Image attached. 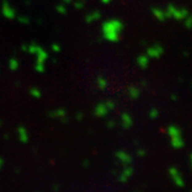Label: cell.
Instances as JSON below:
<instances>
[{
    "label": "cell",
    "instance_id": "6da1fadb",
    "mask_svg": "<svg viewBox=\"0 0 192 192\" xmlns=\"http://www.w3.org/2000/svg\"><path fill=\"white\" fill-rule=\"evenodd\" d=\"M124 29V25L117 19H111L105 22L101 27L104 38L109 42H117L120 39V34Z\"/></svg>",
    "mask_w": 192,
    "mask_h": 192
},
{
    "label": "cell",
    "instance_id": "7a4b0ae2",
    "mask_svg": "<svg viewBox=\"0 0 192 192\" xmlns=\"http://www.w3.org/2000/svg\"><path fill=\"white\" fill-rule=\"evenodd\" d=\"M168 133L171 138V144L174 149H179L185 146V141L182 136V131L177 126L171 125L168 127Z\"/></svg>",
    "mask_w": 192,
    "mask_h": 192
},
{
    "label": "cell",
    "instance_id": "3957f363",
    "mask_svg": "<svg viewBox=\"0 0 192 192\" xmlns=\"http://www.w3.org/2000/svg\"><path fill=\"white\" fill-rule=\"evenodd\" d=\"M165 12L166 18L173 17L177 20H184L185 18L188 16V11H187L186 9L176 8V6H174L173 4H169L168 9H166V11H165Z\"/></svg>",
    "mask_w": 192,
    "mask_h": 192
},
{
    "label": "cell",
    "instance_id": "277c9868",
    "mask_svg": "<svg viewBox=\"0 0 192 192\" xmlns=\"http://www.w3.org/2000/svg\"><path fill=\"white\" fill-rule=\"evenodd\" d=\"M36 55V63H35V71H39V73H43L45 71V61L48 59V55L45 50L43 49L42 47L39 46L38 50L35 51Z\"/></svg>",
    "mask_w": 192,
    "mask_h": 192
},
{
    "label": "cell",
    "instance_id": "5b68a950",
    "mask_svg": "<svg viewBox=\"0 0 192 192\" xmlns=\"http://www.w3.org/2000/svg\"><path fill=\"white\" fill-rule=\"evenodd\" d=\"M169 174H170L173 182H174L177 187H179V188L185 187V180L182 178V174H180V172L176 166H171V168L169 169Z\"/></svg>",
    "mask_w": 192,
    "mask_h": 192
},
{
    "label": "cell",
    "instance_id": "8992f818",
    "mask_svg": "<svg viewBox=\"0 0 192 192\" xmlns=\"http://www.w3.org/2000/svg\"><path fill=\"white\" fill-rule=\"evenodd\" d=\"M146 55H147V57H149V59H151V58H154V59L160 58L161 55H163V48H162V46H160V45H154V46H152V47L147 48Z\"/></svg>",
    "mask_w": 192,
    "mask_h": 192
},
{
    "label": "cell",
    "instance_id": "52a82bcc",
    "mask_svg": "<svg viewBox=\"0 0 192 192\" xmlns=\"http://www.w3.org/2000/svg\"><path fill=\"white\" fill-rule=\"evenodd\" d=\"M1 12H2V15L6 18H8V19H13L16 16L15 10L11 6V4L9 3L8 1H3L2 8H1Z\"/></svg>",
    "mask_w": 192,
    "mask_h": 192
},
{
    "label": "cell",
    "instance_id": "ba28073f",
    "mask_svg": "<svg viewBox=\"0 0 192 192\" xmlns=\"http://www.w3.org/2000/svg\"><path fill=\"white\" fill-rule=\"evenodd\" d=\"M115 156L116 158L121 161L122 163H124L125 165H129L133 163V157L125 151H117L115 153Z\"/></svg>",
    "mask_w": 192,
    "mask_h": 192
},
{
    "label": "cell",
    "instance_id": "9c48e42d",
    "mask_svg": "<svg viewBox=\"0 0 192 192\" xmlns=\"http://www.w3.org/2000/svg\"><path fill=\"white\" fill-rule=\"evenodd\" d=\"M109 111H110V109H109V107L107 106V104L100 103L95 107V109H94V113H95L96 116L103 117V116H105V115H107V113L109 112Z\"/></svg>",
    "mask_w": 192,
    "mask_h": 192
},
{
    "label": "cell",
    "instance_id": "30bf717a",
    "mask_svg": "<svg viewBox=\"0 0 192 192\" xmlns=\"http://www.w3.org/2000/svg\"><path fill=\"white\" fill-rule=\"evenodd\" d=\"M133 174V168L130 165H126V168L124 169V171L122 172V174L120 175L119 180L121 182H126L127 180L130 178V176Z\"/></svg>",
    "mask_w": 192,
    "mask_h": 192
},
{
    "label": "cell",
    "instance_id": "8fae6325",
    "mask_svg": "<svg viewBox=\"0 0 192 192\" xmlns=\"http://www.w3.org/2000/svg\"><path fill=\"white\" fill-rule=\"evenodd\" d=\"M137 63L141 68H146L149 64V58L147 57L146 54L139 55L138 59H137Z\"/></svg>",
    "mask_w": 192,
    "mask_h": 192
},
{
    "label": "cell",
    "instance_id": "7c38bea8",
    "mask_svg": "<svg viewBox=\"0 0 192 192\" xmlns=\"http://www.w3.org/2000/svg\"><path fill=\"white\" fill-rule=\"evenodd\" d=\"M152 13H153V15H154L158 20H160V22H165V20L166 19L165 12L163 10H161V9L154 8L152 10Z\"/></svg>",
    "mask_w": 192,
    "mask_h": 192
},
{
    "label": "cell",
    "instance_id": "4fadbf2b",
    "mask_svg": "<svg viewBox=\"0 0 192 192\" xmlns=\"http://www.w3.org/2000/svg\"><path fill=\"white\" fill-rule=\"evenodd\" d=\"M122 124H123V127L124 128H129V127L133 126V119H131V116L128 114V113H123L122 114Z\"/></svg>",
    "mask_w": 192,
    "mask_h": 192
},
{
    "label": "cell",
    "instance_id": "5bb4252c",
    "mask_svg": "<svg viewBox=\"0 0 192 192\" xmlns=\"http://www.w3.org/2000/svg\"><path fill=\"white\" fill-rule=\"evenodd\" d=\"M18 138H19V140L22 141V143L28 142V140H29V135H28L25 127H22V126L18 127Z\"/></svg>",
    "mask_w": 192,
    "mask_h": 192
},
{
    "label": "cell",
    "instance_id": "9a60e30c",
    "mask_svg": "<svg viewBox=\"0 0 192 192\" xmlns=\"http://www.w3.org/2000/svg\"><path fill=\"white\" fill-rule=\"evenodd\" d=\"M99 18H100V13H99L98 11H95V12L90 13L85 16V22H87L88 24H90V22H96L97 19H99Z\"/></svg>",
    "mask_w": 192,
    "mask_h": 192
},
{
    "label": "cell",
    "instance_id": "2e32d148",
    "mask_svg": "<svg viewBox=\"0 0 192 192\" xmlns=\"http://www.w3.org/2000/svg\"><path fill=\"white\" fill-rule=\"evenodd\" d=\"M50 116L52 117H59V119H62V121H64L66 116V112L63 109H57L52 112H50Z\"/></svg>",
    "mask_w": 192,
    "mask_h": 192
},
{
    "label": "cell",
    "instance_id": "e0dca14e",
    "mask_svg": "<svg viewBox=\"0 0 192 192\" xmlns=\"http://www.w3.org/2000/svg\"><path fill=\"white\" fill-rule=\"evenodd\" d=\"M128 94H129V96H130V98L137 99L138 97L140 96V90L136 87H131V88H129V90H128Z\"/></svg>",
    "mask_w": 192,
    "mask_h": 192
},
{
    "label": "cell",
    "instance_id": "ac0fdd59",
    "mask_svg": "<svg viewBox=\"0 0 192 192\" xmlns=\"http://www.w3.org/2000/svg\"><path fill=\"white\" fill-rule=\"evenodd\" d=\"M97 85L100 90H105L108 85V82L104 77H98L97 78Z\"/></svg>",
    "mask_w": 192,
    "mask_h": 192
},
{
    "label": "cell",
    "instance_id": "d6986e66",
    "mask_svg": "<svg viewBox=\"0 0 192 192\" xmlns=\"http://www.w3.org/2000/svg\"><path fill=\"white\" fill-rule=\"evenodd\" d=\"M18 66H19V62L17 61L16 59H11L10 62H9V67H10L11 71H16V69L18 68Z\"/></svg>",
    "mask_w": 192,
    "mask_h": 192
},
{
    "label": "cell",
    "instance_id": "ffe728a7",
    "mask_svg": "<svg viewBox=\"0 0 192 192\" xmlns=\"http://www.w3.org/2000/svg\"><path fill=\"white\" fill-rule=\"evenodd\" d=\"M30 94H31L34 98H41V96H42L41 91L39 89H36V88H32V89L30 90Z\"/></svg>",
    "mask_w": 192,
    "mask_h": 192
},
{
    "label": "cell",
    "instance_id": "44dd1931",
    "mask_svg": "<svg viewBox=\"0 0 192 192\" xmlns=\"http://www.w3.org/2000/svg\"><path fill=\"white\" fill-rule=\"evenodd\" d=\"M149 117L151 119H156V117H158V114H159V111L156 109V108H153V109L149 111Z\"/></svg>",
    "mask_w": 192,
    "mask_h": 192
},
{
    "label": "cell",
    "instance_id": "7402d4cb",
    "mask_svg": "<svg viewBox=\"0 0 192 192\" xmlns=\"http://www.w3.org/2000/svg\"><path fill=\"white\" fill-rule=\"evenodd\" d=\"M55 10H57L58 13H60V14H65L66 13V8L64 6V4H59V6H57Z\"/></svg>",
    "mask_w": 192,
    "mask_h": 192
},
{
    "label": "cell",
    "instance_id": "603a6c76",
    "mask_svg": "<svg viewBox=\"0 0 192 192\" xmlns=\"http://www.w3.org/2000/svg\"><path fill=\"white\" fill-rule=\"evenodd\" d=\"M184 20H185V25H186V28H187V29H190V28H191V24H192V22H191V17L188 15L186 18H185Z\"/></svg>",
    "mask_w": 192,
    "mask_h": 192
},
{
    "label": "cell",
    "instance_id": "cb8c5ba5",
    "mask_svg": "<svg viewBox=\"0 0 192 192\" xmlns=\"http://www.w3.org/2000/svg\"><path fill=\"white\" fill-rule=\"evenodd\" d=\"M18 20H19V22H22V24H29L30 22V19L26 16H22V17L18 18Z\"/></svg>",
    "mask_w": 192,
    "mask_h": 192
},
{
    "label": "cell",
    "instance_id": "d4e9b609",
    "mask_svg": "<svg viewBox=\"0 0 192 192\" xmlns=\"http://www.w3.org/2000/svg\"><path fill=\"white\" fill-rule=\"evenodd\" d=\"M51 48H52V50H54V51H57V52H59L60 49H61V48H60V46L58 45V44H52Z\"/></svg>",
    "mask_w": 192,
    "mask_h": 192
},
{
    "label": "cell",
    "instance_id": "484cf974",
    "mask_svg": "<svg viewBox=\"0 0 192 192\" xmlns=\"http://www.w3.org/2000/svg\"><path fill=\"white\" fill-rule=\"evenodd\" d=\"M75 6L77 9H82L83 8V2L82 1H77L76 2V4H75Z\"/></svg>",
    "mask_w": 192,
    "mask_h": 192
},
{
    "label": "cell",
    "instance_id": "4316f807",
    "mask_svg": "<svg viewBox=\"0 0 192 192\" xmlns=\"http://www.w3.org/2000/svg\"><path fill=\"white\" fill-rule=\"evenodd\" d=\"M138 155L139 156H145V151L144 149H140V151H138Z\"/></svg>",
    "mask_w": 192,
    "mask_h": 192
},
{
    "label": "cell",
    "instance_id": "83f0119b",
    "mask_svg": "<svg viewBox=\"0 0 192 192\" xmlns=\"http://www.w3.org/2000/svg\"><path fill=\"white\" fill-rule=\"evenodd\" d=\"M113 126H114V122L110 121L109 123H108V127H110V128H111V127H113Z\"/></svg>",
    "mask_w": 192,
    "mask_h": 192
},
{
    "label": "cell",
    "instance_id": "f1b7e54d",
    "mask_svg": "<svg viewBox=\"0 0 192 192\" xmlns=\"http://www.w3.org/2000/svg\"><path fill=\"white\" fill-rule=\"evenodd\" d=\"M3 163H4L3 159H2V158H0V169H1V166L3 165Z\"/></svg>",
    "mask_w": 192,
    "mask_h": 192
},
{
    "label": "cell",
    "instance_id": "f546056e",
    "mask_svg": "<svg viewBox=\"0 0 192 192\" xmlns=\"http://www.w3.org/2000/svg\"><path fill=\"white\" fill-rule=\"evenodd\" d=\"M82 115H83L82 113H78V116H77V117H78V119H79V120H80V119H82V117H83Z\"/></svg>",
    "mask_w": 192,
    "mask_h": 192
},
{
    "label": "cell",
    "instance_id": "4dcf8cb0",
    "mask_svg": "<svg viewBox=\"0 0 192 192\" xmlns=\"http://www.w3.org/2000/svg\"><path fill=\"white\" fill-rule=\"evenodd\" d=\"M101 1H103L104 3H106V4H107V3H109V2L111 1V0H101Z\"/></svg>",
    "mask_w": 192,
    "mask_h": 192
},
{
    "label": "cell",
    "instance_id": "1f68e13d",
    "mask_svg": "<svg viewBox=\"0 0 192 192\" xmlns=\"http://www.w3.org/2000/svg\"><path fill=\"white\" fill-rule=\"evenodd\" d=\"M63 1H64V2H69V1H71V0H63Z\"/></svg>",
    "mask_w": 192,
    "mask_h": 192
},
{
    "label": "cell",
    "instance_id": "d6a6232c",
    "mask_svg": "<svg viewBox=\"0 0 192 192\" xmlns=\"http://www.w3.org/2000/svg\"><path fill=\"white\" fill-rule=\"evenodd\" d=\"M0 126H1V122H0Z\"/></svg>",
    "mask_w": 192,
    "mask_h": 192
}]
</instances>
